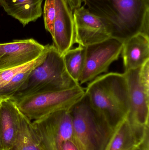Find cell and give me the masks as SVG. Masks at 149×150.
Listing matches in <instances>:
<instances>
[{
  "label": "cell",
  "instance_id": "6da1fadb",
  "mask_svg": "<svg viewBox=\"0 0 149 150\" xmlns=\"http://www.w3.org/2000/svg\"><path fill=\"white\" fill-rule=\"evenodd\" d=\"M101 18L112 38L124 42L139 33L149 35V0H83Z\"/></svg>",
  "mask_w": 149,
  "mask_h": 150
},
{
  "label": "cell",
  "instance_id": "7a4b0ae2",
  "mask_svg": "<svg viewBox=\"0 0 149 150\" xmlns=\"http://www.w3.org/2000/svg\"><path fill=\"white\" fill-rule=\"evenodd\" d=\"M85 94L92 107L113 129L127 118L130 109L124 74L107 73L90 82Z\"/></svg>",
  "mask_w": 149,
  "mask_h": 150
},
{
  "label": "cell",
  "instance_id": "3957f363",
  "mask_svg": "<svg viewBox=\"0 0 149 150\" xmlns=\"http://www.w3.org/2000/svg\"><path fill=\"white\" fill-rule=\"evenodd\" d=\"M70 111L78 149L106 150L115 129L92 107L85 94Z\"/></svg>",
  "mask_w": 149,
  "mask_h": 150
},
{
  "label": "cell",
  "instance_id": "277c9868",
  "mask_svg": "<svg viewBox=\"0 0 149 150\" xmlns=\"http://www.w3.org/2000/svg\"><path fill=\"white\" fill-rule=\"evenodd\" d=\"M79 85L66 71L63 55L50 45L44 60L33 69L11 100L43 92L66 90Z\"/></svg>",
  "mask_w": 149,
  "mask_h": 150
},
{
  "label": "cell",
  "instance_id": "5b68a950",
  "mask_svg": "<svg viewBox=\"0 0 149 150\" xmlns=\"http://www.w3.org/2000/svg\"><path fill=\"white\" fill-rule=\"evenodd\" d=\"M85 94V89L79 85L66 90L38 93L13 100L22 114L34 121L57 111L70 110Z\"/></svg>",
  "mask_w": 149,
  "mask_h": 150
},
{
  "label": "cell",
  "instance_id": "8992f818",
  "mask_svg": "<svg viewBox=\"0 0 149 150\" xmlns=\"http://www.w3.org/2000/svg\"><path fill=\"white\" fill-rule=\"evenodd\" d=\"M124 74L127 79L130 105L128 119L134 126H149V61Z\"/></svg>",
  "mask_w": 149,
  "mask_h": 150
},
{
  "label": "cell",
  "instance_id": "52a82bcc",
  "mask_svg": "<svg viewBox=\"0 0 149 150\" xmlns=\"http://www.w3.org/2000/svg\"><path fill=\"white\" fill-rule=\"evenodd\" d=\"M32 122L42 150H63L65 142L73 138L70 110L57 111Z\"/></svg>",
  "mask_w": 149,
  "mask_h": 150
},
{
  "label": "cell",
  "instance_id": "ba28073f",
  "mask_svg": "<svg viewBox=\"0 0 149 150\" xmlns=\"http://www.w3.org/2000/svg\"><path fill=\"white\" fill-rule=\"evenodd\" d=\"M123 42L111 38L86 47L85 66L79 80L80 85L108 71L111 64L119 59Z\"/></svg>",
  "mask_w": 149,
  "mask_h": 150
},
{
  "label": "cell",
  "instance_id": "9c48e42d",
  "mask_svg": "<svg viewBox=\"0 0 149 150\" xmlns=\"http://www.w3.org/2000/svg\"><path fill=\"white\" fill-rule=\"evenodd\" d=\"M73 14L75 44L86 47L112 38L105 22L84 5L73 10Z\"/></svg>",
  "mask_w": 149,
  "mask_h": 150
},
{
  "label": "cell",
  "instance_id": "30bf717a",
  "mask_svg": "<svg viewBox=\"0 0 149 150\" xmlns=\"http://www.w3.org/2000/svg\"><path fill=\"white\" fill-rule=\"evenodd\" d=\"M48 46L32 38L0 43V71L31 62L41 55Z\"/></svg>",
  "mask_w": 149,
  "mask_h": 150
},
{
  "label": "cell",
  "instance_id": "8fae6325",
  "mask_svg": "<svg viewBox=\"0 0 149 150\" xmlns=\"http://www.w3.org/2000/svg\"><path fill=\"white\" fill-rule=\"evenodd\" d=\"M56 7L52 45L63 55L75 44L73 10L67 0H56Z\"/></svg>",
  "mask_w": 149,
  "mask_h": 150
},
{
  "label": "cell",
  "instance_id": "7c38bea8",
  "mask_svg": "<svg viewBox=\"0 0 149 150\" xmlns=\"http://www.w3.org/2000/svg\"><path fill=\"white\" fill-rule=\"evenodd\" d=\"M21 112L11 99L0 101V132L3 150H11L17 137Z\"/></svg>",
  "mask_w": 149,
  "mask_h": 150
},
{
  "label": "cell",
  "instance_id": "4fadbf2b",
  "mask_svg": "<svg viewBox=\"0 0 149 150\" xmlns=\"http://www.w3.org/2000/svg\"><path fill=\"white\" fill-rule=\"evenodd\" d=\"M124 72L136 69L149 61V35L139 33L123 42L122 51Z\"/></svg>",
  "mask_w": 149,
  "mask_h": 150
},
{
  "label": "cell",
  "instance_id": "5bb4252c",
  "mask_svg": "<svg viewBox=\"0 0 149 150\" xmlns=\"http://www.w3.org/2000/svg\"><path fill=\"white\" fill-rule=\"evenodd\" d=\"M148 129L149 126L144 127L134 126L127 117L115 129L106 150H133Z\"/></svg>",
  "mask_w": 149,
  "mask_h": 150
},
{
  "label": "cell",
  "instance_id": "9a60e30c",
  "mask_svg": "<svg viewBox=\"0 0 149 150\" xmlns=\"http://www.w3.org/2000/svg\"><path fill=\"white\" fill-rule=\"evenodd\" d=\"M43 0H0V5L8 15L25 26L35 22L43 14Z\"/></svg>",
  "mask_w": 149,
  "mask_h": 150
},
{
  "label": "cell",
  "instance_id": "2e32d148",
  "mask_svg": "<svg viewBox=\"0 0 149 150\" xmlns=\"http://www.w3.org/2000/svg\"><path fill=\"white\" fill-rule=\"evenodd\" d=\"M50 45L38 58L28 63L25 67L17 73L11 80L0 91V101L11 99L20 90L28 79L34 69L43 62L46 57Z\"/></svg>",
  "mask_w": 149,
  "mask_h": 150
},
{
  "label": "cell",
  "instance_id": "e0dca14e",
  "mask_svg": "<svg viewBox=\"0 0 149 150\" xmlns=\"http://www.w3.org/2000/svg\"><path fill=\"white\" fill-rule=\"evenodd\" d=\"M11 150H42L32 122L22 113L19 132Z\"/></svg>",
  "mask_w": 149,
  "mask_h": 150
},
{
  "label": "cell",
  "instance_id": "ac0fdd59",
  "mask_svg": "<svg viewBox=\"0 0 149 150\" xmlns=\"http://www.w3.org/2000/svg\"><path fill=\"white\" fill-rule=\"evenodd\" d=\"M85 55L86 47L80 45L76 48L70 49L63 55L66 71L78 83L84 69Z\"/></svg>",
  "mask_w": 149,
  "mask_h": 150
},
{
  "label": "cell",
  "instance_id": "d6986e66",
  "mask_svg": "<svg viewBox=\"0 0 149 150\" xmlns=\"http://www.w3.org/2000/svg\"><path fill=\"white\" fill-rule=\"evenodd\" d=\"M56 13V0H45L43 9L45 28L52 37L53 34V24Z\"/></svg>",
  "mask_w": 149,
  "mask_h": 150
},
{
  "label": "cell",
  "instance_id": "ffe728a7",
  "mask_svg": "<svg viewBox=\"0 0 149 150\" xmlns=\"http://www.w3.org/2000/svg\"><path fill=\"white\" fill-rule=\"evenodd\" d=\"M149 129H148L143 139L133 150H149Z\"/></svg>",
  "mask_w": 149,
  "mask_h": 150
},
{
  "label": "cell",
  "instance_id": "44dd1931",
  "mask_svg": "<svg viewBox=\"0 0 149 150\" xmlns=\"http://www.w3.org/2000/svg\"><path fill=\"white\" fill-rule=\"evenodd\" d=\"M63 150H78L73 141V137L65 142L63 145Z\"/></svg>",
  "mask_w": 149,
  "mask_h": 150
},
{
  "label": "cell",
  "instance_id": "7402d4cb",
  "mask_svg": "<svg viewBox=\"0 0 149 150\" xmlns=\"http://www.w3.org/2000/svg\"><path fill=\"white\" fill-rule=\"evenodd\" d=\"M69 5L73 10L80 7L81 4L83 2V0H67Z\"/></svg>",
  "mask_w": 149,
  "mask_h": 150
},
{
  "label": "cell",
  "instance_id": "603a6c76",
  "mask_svg": "<svg viewBox=\"0 0 149 150\" xmlns=\"http://www.w3.org/2000/svg\"><path fill=\"white\" fill-rule=\"evenodd\" d=\"M0 150H3L2 141L1 136V132H0Z\"/></svg>",
  "mask_w": 149,
  "mask_h": 150
}]
</instances>
